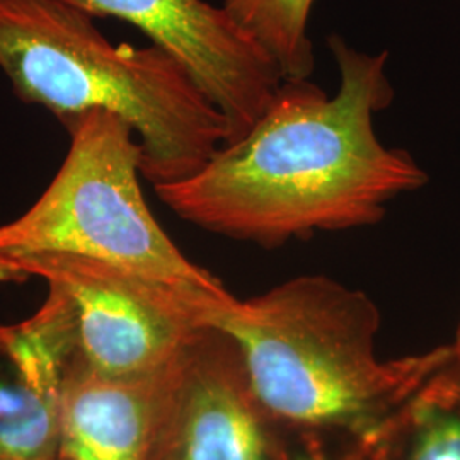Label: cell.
Here are the masks:
<instances>
[{
	"label": "cell",
	"instance_id": "7",
	"mask_svg": "<svg viewBox=\"0 0 460 460\" xmlns=\"http://www.w3.org/2000/svg\"><path fill=\"white\" fill-rule=\"evenodd\" d=\"M159 460H273L239 348L207 328L169 367Z\"/></svg>",
	"mask_w": 460,
	"mask_h": 460
},
{
	"label": "cell",
	"instance_id": "5",
	"mask_svg": "<svg viewBox=\"0 0 460 460\" xmlns=\"http://www.w3.org/2000/svg\"><path fill=\"white\" fill-rule=\"evenodd\" d=\"M21 279H45V304L74 346L77 367L106 378L164 372L217 314L167 287L94 260L38 254L2 261Z\"/></svg>",
	"mask_w": 460,
	"mask_h": 460
},
{
	"label": "cell",
	"instance_id": "3",
	"mask_svg": "<svg viewBox=\"0 0 460 460\" xmlns=\"http://www.w3.org/2000/svg\"><path fill=\"white\" fill-rule=\"evenodd\" d=\"M0 70L17 98L64 125L94 110L123 118L154 188L193 176L227 142L226 118L174 57L113 45L62 0H0Z\"/></svg>",
	"mask_w": 460,
	"mask_h": 460
},
{
	"label": "cell",
	"instance_id": "13",
	"mask_svg": "<svg viewBox=\"0 0 460 460\" xmlns=\"http://www.w3.org/2000/svg\"><path fill=\"white\" fill-rule=\"evenodd\" d=\"M452 351H454V358H456V362L460 365V323L459 328H457V334H456V341L452 343Z\"/></svg>",
	"mask_w": 460,
	"mask_h": 460
},
{
	"label": "cell",
	"instance_id": "9",
	"mask_svg": "<svg viewBox=\"0 0 460 460\" xmlns=\"http://www.w3.org/2000/svg\"><path fill=\"white\" fill-rule=\"evenodd\" d=\"M0 460H60L64 387L75 365L66 343L28 317L0 326Z\"/></svg>",
	"mask_w": 460,
	"mask_h": 460
},
{
	"label": "cell",
	"instance_id": "11",
	"mask_svg": "<svg viewBox=\"0 0 460 460\" xmlns=\"http://www.w3.org/2000/svg\"><path fill=\"white\" fill-rule=\"evenodd\" d=\"M314 0H226L224 7L273 58L283 81L315 68L309 17Z\"/></svg>",
	"mask_w": 460,
	"mask_h": 460
},
{
	"label": "cell",
	"instance_id": "4",
	"mask_svg": "<svg viewBox=\"0 0 460 460\" xmlns=\"http://www.w3.org/2000/svg\"><path fill=\"white\" fill-rule=\"evenodd\" d=\"M70 148L45 193L0 226V261L66 254L115 266L220 314L237 298L191 263L148 208L142 147L119 116L94 110L66 125Z\"/></svg>",
	"mask_w": 460,
	"mask_h": 460
},
{
	"label": "cell",
	"instance_id": "10",
	"mask_svg": "<svg viewBox=\"0 0 460 460\" xmlns=\"http://www.w3.org/2000/svg\"><path fill=\"white\" fill-rule=\"evenodd\" d=\"M393 435L401 438V460H460V365L454 357L414 395Z\"/></svg>",
	"mask_w": 460,
	"mask_h": 460
},
{
	"label": "cell",
	"instance_id": "12",
	"mask_svg": "<svg viewBox=\"0 0 460 460\" xmlns=\"http://www.w3.org/2000/svg\"><path fill=\"white\" fill-rule=\"evenodd\" d=\"M7 281H22L17 277L13 270H9L5 264L0 263V283H7Z\"/></svg>",
	"mask_w": 460,
	"mask_h": 460
},
{
	"label": "cell",
	"instance_id": "1",
	"mask_svg": "<svg viewBox=\"0 0 460 460\" xmlns=\"http://www.w3.org/2000/svg\"><path fill=\"white\" fill-rule=\"evenodd\" d=\"M328 47L334 96L311 79L283 81L241 138L193 176L154 188L165 207L199 229L275 247L376 226L395 198L423 188L425 169L376 133V116L394 98L389 53H365L338 34Z\"/></svg>",
	"mask_w": 460,
	"mask_h": 460
},
{
	"label": "cell",
	"instance_id": "8",
	"mask_svg": "<svg viewBox=\"0 0 460 460\" xmlns=\"http://www.w3.org/2000/svg\"><path fill=\"white\" fill-rule=\"evenodd\" d=\"M169 367L142 378L75 368L62 395L60 460H159Z\"/></svg>",
	"mask_w": 460,
	"mask_h": 460
},
{
	"label": "cell",
	"instance_id": "14",
	"mask_svg": "<svg viewBox=\"0 0 460 460\" xmlns=\"http://www.w3.org/2000/svg\"><path fill=\"white\" fill-rule=\"evenodd\" d=\"M302 460H323V459H319V457H309V459H302Z\"/></svg>",
	"mask_w": 460,
	"mask_h": 460
},
{
	"label": "cell",
	"instance_id": "2",
	"mask_svg": "<svg viewBox=\"0 0 460 460\" xmlns=\"http://www.w3.org/2000/svg\"><path fill=\"white\" fill-rule=\"evenodd\" d=\"M372 298L323 275L237 300L215 321L239 348L266 416L363 442L391 438L414 395L452 360V346L382 362Z\"/></svg>",
	"mask_w": 460,
	"mask_h": 460
},
{
	"label": "cell",
	"instance_id": "6",
	"mask_svg": "<svg viewBox=\"0 0 460 460\" xmlns=\"http://www.w3.org/2000/svg\"><path fill=\"white\" fill-rule=\"evenodd\" d=\"M93 17L130 22L181 64L227 121V142L263 115L283 77L266 49L205 0H62Z\"/></svg>",
	"mask_w": 460,
	"mask_h": 460
}]
</instances>
